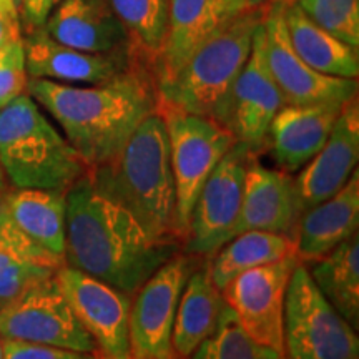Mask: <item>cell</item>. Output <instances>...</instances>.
I'll list each match as a JSON object with an SVG mask.
<instances>
[{"mask_svg": "<svg viewBox=\"0 0 359 359\" xmlns=\"http://www.w3.org/2000/svg\"><path fill=\"white\" fill-rule=\"evenodd\" d=\"M65 264L133 296L178 243L151 236L143 224L93 185L85 173L65 193Z\"/></svg>", "mask_w": 359, "mask_h": 359, "instance_id": "obj_1", "label": "cell"}, {"mask_svg": "<svg viewBox=\"0 0 359 359\" xmlns=\"http://www.w3.org/2000/svg\"><path fill=\"white\" fill-rule=\"evenodd\" d=\"M27 93L60 125L88 170L114 158L158 105L154 75L138 62L109 82L87 87L29 79Z\"/></svg>", "mask_w": 359, "mask_h": 359, "instance_id": "obj_2", "label": "cell"}, {"mask_svg": "<svg viewBox=\"0 0 359 359\" xmlns=\"http://www.w3.org/2000/svg\"><path fill=\"white\" fill-rule=\"evenodd\" d=\"M102 193L127 208L151 236L180 243L175 180L163 116L151 111L114 158L87 170Z\"/></svg>", "mask_w": 359, "mask_h": 359, "instance_id": "obj_3", "label": "cell"}, {"mask_svg": "<svg viewBox=\"0 0 359 359\" xmlns=\"http://www.w3.org/2000/svg\"><path fill=\"white\" fill-rule=\"evenodd\" d=\"M266 6L246 8L201 43L178 74L156 88L158 103L223 125L233 85L248 60Z\"/></svg>", "mask_w": 359, "mask_h": 359, "instance_id": "obj_4", "label": "cell"}, {"mask_svg": "<svg viewBox=\"0 0 359 359\" xmlns=\"http://www.w3.org/2000/svg\"><path fill=\"white\" fill-rule=\"evenodd\" d=\"M0 165L8 187L60 191L88 170L29 93L0 109Z\"/></svg>", "mask_w": 359, "mask_h": 359, "instance_id": "obj_5", "label": "cell"}, {"mask_svg": "<svg viewBox=\"0 0 359 359\" xmlns=\"http://www.w3.org/2000/svg\"><path fill=\"white\" fill-rule=\"evenodd\" d=\"M168 133L170 163L175 180V217L180 243H185L188 224L198 193L218 161L236 140L230 130L217 120L170 105H156Z\"/></svg>", "mask_w": 359, "mask_h": 359, "instance_id": "obj_6", "label": "cell"}, {"mask_svg": "<svg viewBox=\"0 0 359 359\" xmlns=\"http://www.w3.org/2000/svg\"><path fill=\"white\" fill-rule=\"evenodd\" d=\"M283 339L286 359H359L356 331L321 294L302 262L286 291Z\"/></svg>", "mask_w": 359, "mask_h": 359, "instance_id": "obj_7", "label": "cell"}, {"mask_svg": "<svg viewBox=\"0 0 359 359\" xmlns=\"http://www.w3.org/2000/svg\"><path fill=\"white\" fill-rule=\"evenodd\" d=\"M0 338L98 354L95 341L79 323L57 275L35 283L0 306Z\"/></svg>", "mask_w": 359, "mask_h": 359, "instance_id": "obj_8", "label": "cell"}, {"mask_svg": "<svg viewBox=\"0 0 359 359\" xmlns=\"http://www.w3.org/2000/svg\"><path fill=\"white\" fill-rule=\"evenodd\" d=\"M253 151L235 143L206 178L193 206L185 243L191 257L212 258L231 240L241 210L245 177Z\"/></svg>", "mask_w": 359, "mask_h": 359, "instance_id": "obj_9", "label": "cell"}, {"mask_svg": "<svg viewBox=\"0 0 359 359\" xmlns=\"http://www.w3.org/2000/svg\"><path fill=\"white\" fill-rule=\"evenodd\" d=\"M191 271V258L177 253L161 264L132 296V359H177L172 344L175 316L183 286Z\"/></svg>", "mask_w": 359, "mask_h": 359, "instance_id": "obj_10", "label": "cell"}, {"mask_svg": "<svg viewBox=\"0 0 359 359\" xmlns=\"http://www.w3.org/2000/svg\"><path fill=\"white\" fill-rule=\"evenodd\" d=\"M298 257L283 258L241 273L222 290L238 326L263 346L285 353L283 320L291 273Z\"/></svg>", "mask_w": 359, "mask_h": 359, "instance_id": "obj_11", "label": "cell"}, {"mask_svg": "<svg viewBox=\"0 0 359 359\" xmlns=\"http://www.w3.org/2000/svg\"><path fill=\"white\" fill-rule=\"evenodd\" d=\"M57 280L79 323L95 341L98 356L102 359H132V296L69 264L58 269Z\"/></svg>", "mask_w": 359, "mask_h": 359, "instance_id": "obj_12", "label": "cell"}, {"mask_svg": "<svg viewBox=\"0 0 359 359\" xmlns=\"http://www.w3.org/2000/svg\"><path fill=\"white\" fill-rule=\"evenodd\" d=\"M263 25L268 69L286 105H344L358 97V80L323 75L294 52L283 20V4H268Z\"/></svg>", "mask_w": 359, "mask_h": 359, "instance_id": "obj_13", "label": "cell"}, {"mask_svg": "<svg viewBox=\"0 0 359 359\" xmlns=\"http://www.w3.org/2000/svg\"><path fill=\"white\" fill-rule=\"evenodd\" d=\"M285 105V98L268 69L262 22L255 32L248 60L233 85L223 125L238 143L258 154L266 147L269 123Z\"/></svg>", "mask_w": 359, "mask_h": 359, "instance_id": "obj_14", "label": "cell"}, {"mask_svg": "<svg viewBox=\"0 0 359 359\" xmlns=\"http://www.w3.org/2000/svg\"><path fill=\"white\" fill-rule=\"evenodd\" d=\"M250 6L245 0H170L167 35L151 65L156 88L168 83L217 30Z\"/></svg>", "mask_w": 359, "mask_h": 359, "instance_id": "obj_15", "label": "cell"}, {"mask_svg": "<svg viewBox=\"0 0 359 359\" xmlns=\"http://www.w3.org/2000/svg\"><path fill=\"white\" fill-rule=\"evenodd\" d=\"M302 215L294 178L280 168L264 167L255 155L246 170L243 200L233 236L245 231H266L296 240Z\"/></svg>", "mask_w": 359, "mask_h": 359, "instance_id": "obj_16", "label": "cell"}, {"mask_svg": "<svg viewBox=\"0 0 359 359\" xmlns=\"http://www.w3.org/2000/svg\"><path fill=\"white\" fill-rule=\"evenodd\" d=\"M29 79L60 83L97 85L109 82L135 64L130 53H92L53 40L43 27L22 37Z\"/></svg>", "mask_w": 359, "mask_h": 359, "instance_id": "obj_17", "label": "cell"}, {"mask_svg": "<svg viewBox=\"0 0 359 359\" xmlns=\"http://www.w3.org/2000/svg\"><path fill=\"white\" fill-rule=\"evenodd\" d=\"M359 107L358 97L344 103L325 147L294 177L302 210L321 203L338 193L358 170Z\"/></svg>", "mask_w": 359, "mask_h": 359, "instance_id": "obj_18", "label": "cell"}, {"mask_svg": "<svg viewBox=\"0 0 359 359\" xmlns=\"http://www.w3.org/2000/svg\"><path fill=\"white\" fill-rule=\"evenodd\" d=\"M344 105H285L268 128L266 145L278 168L286 173L299 172L333 132Z\"/></svg>", "mask_w": 359, "mask_h": 359, "instance_id": "obj_19", "label": "cell"}, {"mask_svg": "<svg viewBox=\"0 0 359 359\" xmlns=\"http://www.w3.org/2000/svg\"><path fill=\"white\" fill-rule=\"evenodd\" d=\"M43 29L53 40L77 50L130 53L127 32L109 0H60Z\"/></svg>", "mask_w": 359, "mask_h": 359, "instance_id": "obj_20", "label": "cell"}, {"mask_svg": "<svg viewBox=\"0 0 359 359\" xmlns=\"http://www.w3.org/2000/svg\"><path fill=\"white\" fill-rule=\"evenodd\" d=\"M358 170L333 196L304 210L296 230V255L304 264L316 262L344 240L358 233Z\"/></svg>", "mask_w": 359, "mask_h": 359, "instance_id": "obj_21", "label": "cell"}, {"mask_svg": "<svg viewBox=\"0 0 359 359\" xmlns=\"http://www.w3.org/2000/svg\"><path fill=\"white\" fill-rule=\"evenodd\" d=\"M65 258L35 243L8 217L0 198V306L22 291L57 275Z\"/></svg>", "mask_w": 359, "mask_h": 359, "instance_id": "obj_22", "label": "cell"}, {"mask_svg": "<svg viewBox=\"0 0 359 359\" xmlns=\"http://www.w3.org/2000/svg\"><path fill=\"white\" fill-rule=\"evenodd\" d=\"M226 303L210 276L208 266L191 271L183 286L172 344L177 359H188L217 330Z\"/></svg>", "mask_w": 359, "mask_h": 359, "instance_id": "obj_23", "label": "cell"}, {"mask_svg": "<svg viewBox=\"0 0 359 359\" xmlns=\"http://www.w3.org/2000/svg\"><path fill=\"white\" fill-rule=\"evenodd\" d=\"M60 190L40 188H12L0 198L12 222L57 257L65 258L67 201Z\"/></svg>", "mask_w": 359, "mask_h": 359, "instance_id": "obj_24", "label": "cell"}, {"mask_svg": "<svg viewBox=\"0 0 359 359\" xmlns=\"http://www.w3.org/2000/svg\"><path fill=\"white\" fill-rule=\"evenodd\" d=\"M283 20L291 47L313 70L330 77L358 80V48L323 30L296 2L283 4Z\"/></svg>", "mask_w": 359, "mask_h": 359, "instance_id": "obj_25", "label": "cell"}, {"mask_svg": "<svg viewBox=\"0 0 359 359\" xmlns=\"http://www.w3.org/2000/svg\"><path fill=\"white\" fill-rule=\"evenodd\" d=\"M309 276L354 330L359 323V238L354 233L325 257L306 264Z\"/></svg>", "mask_w": 359, "mask_h": 359, "instance_id": "obj_26", "label": "cell"}, {"mask_svg": "<svg viewBox=\"0 0 359 359\" xmlns=\"http://www.w3.org/2000/svg\"><path fill=\"white\" fill-rule=\"evenodd\" d=\"M288 257H298L294 238L278 233L245 231L233 236L210 258L208 271L215 286L222 291L241 273Z\"/></svg>", "mask_w": 359, "mask_h": 359, "instance_id": "obj_27", "label": "cell"}, {"mask_svg": "<svg viewBox=\"0 0 359 359\" xmlns=\"http://www.w3.org/2000/svg\"><path fill=\"white\" fill-rule=\"evenodd\" d=\"M109 4L127 32L132 58L151 72L167 35L170 0H109Z\"/></svg>", "mask_w": 359, "mask_h": 359, "instance_id": "obj_28", "label": "cell"}, {"mask_svg": "<svg viewBox=\"0 0 359 359\" xmlns=\"http://www.w3.org/2000/svg\"><path fill=\"white\" fill-rule=\"evenodd\" d=\"M188 359H286V356L251 339L238 326L231 309L224 306L217 330Z\"/></svg>", "mask_w": 359, "mask_h": 359, "instance_id": "obj_29", "label": "cell"}, {"mask_svg": "<svg viewBox=\"0 0 359 359\" xmlns=\"http://www.w3.org/2000/svg\"><path fill=\"white\" fill-rule=\"evenodd\" d=\"M314 24L339 39L359 47V0H294Z\"/></svg>", "mask_w": 359, "mask_h": 359, "instance_id": "obj_30", "label": "cell"}, {"mask_svg": "<svg viewBox=\"0 0 359 359\" xmlns=\"http://www.w3.org/2000/svg\"><path fill=\"white\" fill-rule=\"evenodd\" d=\"M27 75L24 42L0 47V109L27 93Z\"/></svg>", "mask_w": 359, "mask_h": 359, "instance_id": "obj_31", "label": "cell"}, {"mask_svg": "<svg viewBox=\"0 0 359 359\" xmlns=\"http://www.w3.org/2000/svg\"><path fill=\"white\" fill-rule=\"evenodd\" d=\"M2 359H102L97 353H82L74 349L48 346V344L25 343L4 339Z\"/></svg>", "mask_w": 359, "mask_h": 359, "instance_id": "obj_32", "label": "cell"}, {"mask_svg": "<svg viewBox=\"0 0 359 359\" xmlns=\"http://www.w3.org/2000/svg\"><path fill=\"white\" fill-rule=\"evenodd\" d=\"M60 0H22L19 6L20 27L25 32L43 27L47 17Z\"/></svg>", "mask_w": 359, "mask_h": 359, "instance_id": "obj_33", "label": "cell"}, {"mask_svg": "<svg viewBox=\"0 0 359 359\" xmlns=\"http://www.w3.org/2000/svg\"><path fill=\"white\" fill-rule=\"evenodd\" d=\"M22 40V27L19 17H12L0 11V47Z\"/></svg>", "mask_w": 359, "mask_h": 359, "instance_id": "obj_34", "label": "cell"}, {"mask_svg": "<svg viewBox=\"0 0 359 359\" xmlns=\"http://www.w3.org/2000/svg\"><path fill=\"white\" fill-rule=\"evenodd\" d=\"M0 11H4L12 17H19V11H17V6L13 0H0Z\"/></svg>", "mask_w": 359, "mask_h": 359, "instance_id": "obj_35", "label": "cell"}, {"mask_svg": "<svg viewBox=\"0 0 359 359\" xmlns=\"http://www.w3.org/2000/svg\"><path fill=\"white\" fill-rule=\"evenodd\" d=\"M8 190V182L6 178V173H4L2 165H0V195H4Z\"/></svg>", "mask_w": 359, "mask_h": 359, "instance_id": "obj_36", "label": "cell"}, {"mask_svg": "<svg viewBox=\"0 0 359 359\" xmlns=\"http://www.w3.org/2000/svg\"><path fill=\"white\" fill-rule=\"evenodd\" d=\"M245 2H248L250 6H263V4H266L264 0H245Z\"/></svg>", "mask_w": 359, "mask_h": 359, "instance_id": "obj_37", "label": "cell"}, {"mask_svg": "<svg viewBox=\"0 0 359 359\" xmlns=\"http://www.w3.org/2000/svg\"><path fill=\"white\" fill-rule=\"evenodd\" d=\"M266 4H275V2H280V4H288V2H294V0H264Z\"/></svg>", "mask_w": 359, "mask_h": 359, "instance_id": "obj_38", "label": "cell"}, {"mask_svg": "<svg viewBox=\"0 0 359 359\" xmlns=\"http://www.w3.org/2000/svg\"><path fill=\"white\" fill-rule=\"evenodd\" d=\"M4 356V339L0 338V359Z\"/></svg>", "mask_w": 359, "mask_h": 359, "instance_id": "obj_39", "label": "cell"}, {"mask_svg": "<svg viewBox=\"0 0 359 359\" xmlns=\"http://www.w3.org/2000/svg\"><path fill=\"white\" fill-rule=\"evenodd\" d=\"M13 2H15V6H17V11H19V6H20V2H22V0H13Z\"/></svg>", "mask_w": 359, "mask_h": 359, "instance_id": "obj_40", "label": "cell"}]
</instances>
